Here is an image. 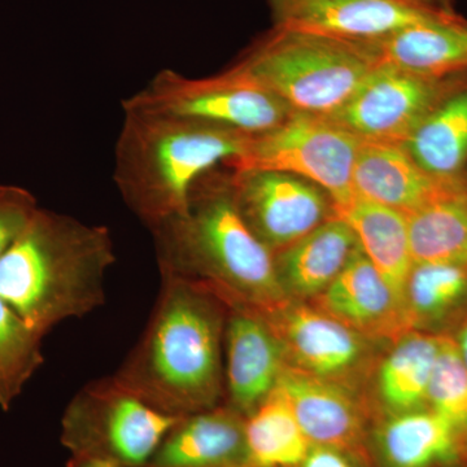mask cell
I'll use <instances>...</instances> for the list:
<instances>
[{
  "label": "cell",
  "instance_id": "7c38bea8",
  "mask_svg": "<svg viewBox=\"0 0 467 467\" xmlns=\"http://www.w3.org/2000/svg\"><path fill=\"white\" fill-rule=\"evenodd\" d=\"M254 309L281 343L285 364L304 373L344 384L370 355V339L316 306L287 300Z\"/></svg>",
  "mask_w": 467,
  "mask_h": 467
},
{
  "label": "cell",
  "instance_id": "8992f818",
  "mask_svg": "<svg viewBox=\"0 0 467 467\" xmlns=\"http://www.w3.org/2000/svg\"><path fill=\"white\" fill-rule=\"evenodd\" d=\"M178 420L150 407L110 376L92 380L73 396L61 418L60 441L70 456L143 467Z\"/></svg>",
  "mask_w": 467,
  "mask_h": 467
},
{
  "label": "cell",
  "instance_id": "4316f807",
  "mask_svg": "<svg viewBox=\"0 0 467 467\" xmlns=\"http://www.w3.org/2000/svg\"><path fill=\"white\" fill-rule=\"evenodd\" d=\"M41 334L0 297V408L9 410L45 362Z\"/></svg>",
  "mask_w": 467,
  "mask_h": 467
},
{
  "label": "cell",
  "instance_id": "ffe728a7",
  "mask_svg": "<svg viewBox=\"0 0 467 467\" xmlns=\"http://www.w3.org/2000/svg\"><path fill=\"white\" fill-rule=\"evenodd\" d=\"M365 45L374 52L378 63L416 75L431 78L467 76V20L457 14L404 27Z\"/></svg>",
  "mask_w": 467,
  "mask_h": 467
},
{
  "label": "cell",
  "instance_id": "7402d4cb",
  "mask_svg": "<svg viewBox=\"0 0 467 467\" xmlns=\"http://www.w3.org/2000/svg\"><path fill=\"white\" fill-rule=\"evenodd\" d=\"M335 212L352 227L362 251L404 306L405 288L414 265L407 216L361 198Z\"/></svg>",
  "mask_w": 467,
  "mask_h": 467
},
{
  "label": "cell",
  "instance_id": "7a4b0ae2",
  "mask_svg": "<svg viewBox=\"0 0 467 467\" xmlns=\"http://www.w3.org/2000/svg\"><path fill=\"white\" fill-rule=\"evenodd\" d=\"M161 275L209 285L220 296L267 309L287 301L275 257L248 229L225 165L201 175L186 208L150 230Z\"/></svg>",
  "mask_w": 467,
  "mask_h": 467
},
{
  "label": "cell",
  "instance_id": "2e32d148",
  "mask_svg": "<svg viewBox=\"0 0 467 467\" xmlns=\"http://www.w3.org/2000/svg\"><path fill=\"white\" fill-rule=\"evenodd\" d=\"M367 451L373 467H467L463 432L429 408L376 420Z\"/></svg>",
  "mask_w": 467,
  "mask_h": 467
},
{
  "label": "cell",
  "instance_id": "4dcf8cb0",
  "mask_svg": "<svg viewBox=\"0 0 467 467\" xmlns=\"http://www.w3.org/2000/svg\"><path fill=\"white\" fill-rule=\"evenodd\" d=\"M67 467H122L110 461L92 459V457L70 456Z\"/></svg>",
  "mask_w": 467,
  "mask_h": 467
},
{
  "label": "cell",
  "instance_id": "83f0119b",
  "mask_svg": "<svg viewBox=\"0 0 467 467\" xmlns=\"http://www.w3.org/2000/svg\"><path fill=\"white\" fill-rule=\"evenodd\" d=\"M427 408L460 431H466L467 368L450 335H441V348L427 389Z\"/></svg>",
  "mask_w": 467,
  "mask_h": 467
},
{
  "label": "cell",
  "instance_id": "603a6c76",
  "mask_svg": "<svg viewBox=\"0 0 467 467\" xmlns=\"http://www.w3.org/2000/svg\"><path fill=\"white\" fill-rule=\"evenodd\" d=\"M404 309L409 330L451 337L467 318V267L414 264Z\"/></svg>",
  "mask_w": 467,
  "mask_h": 467
},
{
  "label": "cell",
  "instance_id": "8fae6325",
  "mask_svg": "<svg viewBox=\"0 0 467 467\" xmlns=\"http://www.w3.org/2000/svg\"><path fill=\"white\" fill-rule=\"evenodd\" d=\"M273 27L373 43L404 27L456 14L423 0H266Z\"/></svg>",
  "mask_w": 467,
  "mask_h": 467
},
{
  "label": "cell",
  "instance_id": "d4e9b609",
  "mask_svg": "<svg viewBox=\"0 0 467 467\" xmlns=\"http://www.w3.org/2000/svg\"><path fill=\"white\" fill-rule=\"evenodd\" d=\"M441 335L411 330L399 337L378 371V393L387 414L427 408V389Z\"/></svg>",
  "mask_w": 467,
  "mask_h": 467
},
{
  "label": "cell",
  "instance_id": "d6986e66",
  "mask_svg": "<svg viewBox=\"0 0 467 467\" xmlns=\"http://www.w3.org/2000/svg\"><path fill=\"white\" fill-rule=\"evenodd\" d=\"M358 248L352 227L335 214L294 244L275 252V275L285 299H316L343 272Z\"/></svg>",
  "mask_w": 467,
  "mask_h": 467
},
{
  "label": "cell",
  "instance_id": "e575fe53",
  "mask_svg": "<svg viewBox=\"0 0 467 467\" xmlns=\"http://www.w3.org/2000/svg\"><path fill=\"white\" fill-rule=\"evenodd\" d=\"M465 178H466V180H467V171H466V175H465Z\"/></svg>",
  "mask_w": 467,
  "mask_h": 467
},
{
  "label": "cell",
  "instance_id": "277c9868",
  "mask_svg": "<svg viewBox=\"0 0 467 467\" xmlns=\"http://www.w3.org/2000/svg\"><path fill=\"white\" fill-rule=\"evenodd\" d=\"M122 110L113 181L126 207L150 232L181 213L198 178L241 155L251 138L180 117Z\"/></svg>",
  "mask_w": 467,
  "mask_h": 467
},
{
  "label": "cell",
  "instance_id": "cb8c5ba5",
  "mask_svg": "<svg viewBox=\"0 0 467 467\" xmlns=\"http://www.w3.org/2000/svg\"><path fill=\"white\" fill-rule=\"evenodd\" d=\"M407 218L414 264L467 267L466 178Z\"/></svg>",
  "mask_w": 467,
  "mask_h": 467
},
{
  "label": "cell",
  "instance_id": "52a82bcc",
  "mask_svg": "<svg viewBox=\"0 0 467 467\" xmlns=\"http://www.w3.org/2000/svg\"><path fill=\"white\" fill-rule=\"evenodd\" d=\"M122 109L180 117L248 135L272 130L294 113L235 64L202 78L160 70L142 90L122 101Z\"/></svg>",
  "mask_w": 467,
  "mask_h": 467
},
{
  "label": "cell",
  "instance_id": "1f68e13d",
  "mask_svg": "<svg viewBox=\"0 0 467 467\" xmlns=\"http://www.w3.org/2000/svg\"><path fill=\"white\" fill-rule=\"evenodd\" d=\"M451 337H453L457 349H459L461 358L465 362L467 368V318L466 321L460 326L459 330L451 335Z\"/></svg>",
  "mask_w": 467,
  "mask_h": 467
},
{
  "label": "cell",
  "instance_id": "e0dca14e",
  "mask_svg": "<svg viewBox=\"0 0 467 467\" xmlns=\"http://www.w3.org/2000/svg\"><path fill=\"white\" fill-rule=\"evenodd\" d=\"M245 417L229 405L178 420L143 467H244Z\"/></svg>",
  "mask_w": 467,
  "mask_h": 467
},
{
  "label": "cell",
  "instance_id": "484cf974",
  "mask_svg": "<svg viewBox=\"0 0 467 467\" xmlns=\"http://www.w3.org/2000/svg\"><path fill=\"white\" fill-rule=\"evenodd\" d=\"M245 445L244 467H297L312 444L284 393L275 387L266 400L245 418Z\"/></svg>",
  "mask_w": 467,
  "mask_h": 467
},
{
  "label": "cell",
  "instance_id": "3957f363",
  "mask_svg": "<svg viewBox=\"0 0 467 467\" xmlns=\"http://www.w3.org/2000/svg\"><path fill=\"white\" fill-rule=\"evenodd\" d=\"M116 260L106 226L39 207L0 259V297L45 337L106 303Z\"/></svg>",
  "mask_w": 467,
  "mask_h": 467
},
{
  "label": "cell",
  "instance_id": "5bb4252c",
  "mask_svg": "<svg viewBox=\"0 0 467 467\" xmlns=\"http://www.w3.org/2000/svg\"><path fill=\"white\" fill-rule=\"evenodd\" d=\"M312 445L367 451L376 420L346 384L285 365L276 382Z\"/></svg>",
  "mask_w": 467,
  "mask_h": 467
},
{
  "label": "cell",
  "instance_id": "9c48e42d",
  "mask_svg": "<svg viewBox=\"0 0 467 467\" xmlns=\"http://www.w3.org/2000/svg\"><path fill=\"white\" fill-rule=\"evenodd\" d=\"M467 76L431 78L378 63L358 90L326 117L362 142L401 144Z\"/></svg>",
  "mask_w": 467,
  "mask_h": 467
},
{
  "label": "cell",
  "instance_id": "d6a6232c",
  "mask_svg": "<svg viewBox=\"0 0 467 467\" xmlns=\"http://www.w3.org/2000/svg\"><path fill=\"white\" fill-rule=\"evenodd\" d=\"M423 2L438 5V7L451 9V0H423Z\"/></svg>",
  "mask_w": 467,
  "mask_h": 467
},
{
  "label": "cell",
  "instance_id": "30bf717a",
  "mask_svg": "<svg viewBox=\"0 0 467 467\" xmlns=\"http://www.w3.org/2000/svg\"><path fill=\"white\" fill-rule=\"evenodd\" d=\"M230 171L239 213L273 254L337 214L331 196L306 178L260 169Z\"/></svg>",
  "mask_w": 467,
  "mask_h": 467
},
{
  "label": "cell",
  "instance_id": "ba28073f",
  "mask_svg": "<svg viewBox=\"0 0 467 467\" xmlns=\"http://www.w3.org/2000/svg\"><path fill=\"white\" fill-rule=\"evenodd\" d=\"M361 142L326 117L294 112L272 130L251 135L241 155L223 165L306 178L331 196L337 211L356 198L352 175Z\"/></svg>",
  "mask_w": 467,
  "mask_h": 467
},
{
  "label": "cell",
  "instance_id": "d590c367",
  "mask_svg": "<svg viewBox=\"0 0 467 467\" xmlns=\"http://www.w3.org/2000/svg\"><path fill=\"white\" fill-rule=\"evenodd\" d=\"M467 181V180H466Z\"/></svg>",
  "mask_w": 467,
  "mask_h": 467
},
{
  "label": "cell",
  "instance_id": "ac0fdd59",
  "mask_svg": "<svg viewBox=\"0 0 467 467\" xmlns=\"http://www.w3.org/2000/svg\"><path fill=\"white\" fill-rule=\"evenodd\" d=\"M461 181L436 180L418 167L400 144L378 142H361L352 175L356 198L395 209L405 216Z\"/></svg>",
  "mask_w": 467,
  "mask_h": 467
},
{
  "label": "cell",
  "instance_id": "9a60e30c",
  "mask_svg": "<svg viewBox=\"0 0 467 467\" xmlns=\"http://www.w3.org/2000/svg\"><path fill=\"white\" fill-rule=\"evenodd\" d=\"M313 306L370 340H398L410 331L400 299L361 245Z\"/></svg>",
  "mask_w": 467,
  "mask_h": 467
},
{
  "label": "cell",
  "instance_id": "f1b7e54d",
  "mask_svg": "<svg viewBox=\"0 0 467 467\" xmlns=\"http://www.w3.org/2000/svg\"><path fill=\"white\" fill-rule=\"evenodd\" d=\"M38 208L32 192L23 187L0 184V259Z\"/></svg>",
  "mask_w": 467,
  "mask_h": 467
},
{
  "label": "cell",
  "instance_id": "5b68a950",
  "mask_svg": "<svg viewBox=\"0 0 467 467\" xmlns=\"http://www.w3.org/2000/svg\"><path fill=\"white\" fill-rule=\"evenodd\" d=\"M235 66L294 112L327 117L352 97L378 58L365 43L273 27Z\"/></svg>",
  "mask_w": 467,
  "mask_h": 467
},
{
  "label": "cell",
  "instance_id": "4fadbf2b",
  "mask_svg": "<svg viewBox=\"0 0 467 467\" xmlns=\"http://www.w3.org/2000/svg\"><path fill=\"white\" fill-rule=\"evenodd\" d=\"M223 300L227 306L226 405L247 418L275 389L287 364L281 343L254 306Z\"/></svg>",
  "mask_w": 467,
  "mask_h": 467
},
{
  "label": "cell",
  "instance_id": "6da1fadb",
  "mask_svg": "<svg viewBox=\"0 0 467 467\" xmlns=\"http://www.w3.org/2000/svg\"><path fill=\"white\" fill-rule=\"evenodd\" d=\"M227 306L202 282L161 275L142 337L113 377L150 407L182 418L221 405Z\"/></svg>",
  "mask_w": 467,
  "mask_h": 467
},
{
  "label": "cell",
  "instance_id": "836d02e7",
  "mask_svg": "<svg viewBox=\"0 0 467 467\" xmlns=\"http://www.w3.org/2000/svg\"><path fill=\"white\" fill-rule=\"evenodd\" d=\"M463 436H465V441H466V444H467V430L465 432H463Z\"/></svg>",
  "mask_w": 467,
  "mask_h": 467
},
{
  "label": "cell",
  "instance_id": "44dd1931",
  "mask_svg": "<svg viewBox=\"0 0 467 467\" xmlns=\"http://www.w3.org/2000/svg\"><path fill=\"white\" fill-rule=\"evenodd\" d=\"M427 174L444 182L465 180L467 82L444 98L401 144Z\"/></svg>",
  "mask_w": 467,
  "mask_h": 467
},
{
  "label": "cell",
  "instance_id": "f546056e",
  "mask_svg": "<svg viewBox=\"0 0 467 467\" xmlns=\"http://www.w3.org/2000/svg\"><path fill=\"white\" fill-rule=\"evenodd\" d=\"M297 467H373L368 451L310 445L308 454Z\"/></svg>",
  "mask_w": 467,
  "mask_h": 467
}]
</instances>
